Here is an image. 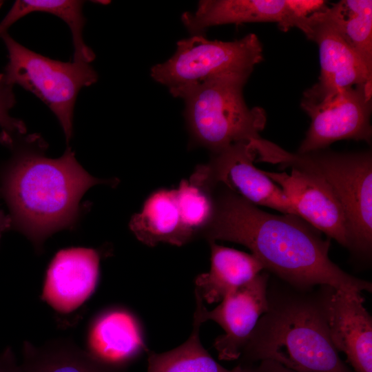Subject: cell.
Instances as JSON below:
<instances>
[{
    "instance_id": "obj_17",
    "label": "cell",
    "mask_w": 372,
    "mask_h": 372,
    "mask_svg": "<svg viewBox=\"0 0 372 372\" xmlns=\"http://www.w3.org/2000/svg\"><path fill=\"white\" fill-rule=\"evenodd\" d=\"M130 228L150 247L160 242L182 246L194 239L183 223L176 189H161L149 195L141 211L132 217Z\"/></svg>"
},
{
    "instance_id": "obj_14",
    "label": "cell",
    "mask_w": 372,
    "mask_h": 372,
    "mask_svg": "<svg viewBox=\"0 0 372 372\" xmlns=\"http://www.w3.org/2000/svg\"><path fill=\"white\" fill-rule=\"evenodd\" d=\"M300 30L319 49L320 75L318 83L303 93V99L318 101L354 85L372 88V74L353 50L328 23L312 14Z\"/></svg>"
},
{
    "instance_id": "obj_19",
    "label": "cell",
    "mask_w": 372,
    "mask_h": 372,
    "mask_svg": "<svg viewBox=\"0 0 372 372\" xmlns=\"http://www.w3.org/2000/svg\"><path fill=\"white\" fill-rule=\"evenodd\" d=\"M312 15L333 27L372 74V1L342 0Z\"/></svg>"
},
{
    "instance_id": "obj_13",
    "label": "cell",
    "mask_w": 372,
    "mask_h": 372,
    "mask_svg": "<svg viewBox=\"0 0 372 372\" xmlns=\"http://www.w3.org/2000/svg\"><path fill=\"white\" fill-rule=\"evenodd\" d=\"M322 302L331 342L354 372H372V319L361 293L321 286Z\"/></svg>"
},
{
    "instance_id": "obj_16",
    "label": "cell",
    "mask_w": 372,
    "mask_h": 372,
    "mask_svg": "<svg viewBox=\"0 0 372 372\" xmlns=\"http://www.w3.org/2000/svg\"><path fill=\"white\" fill-rule=\"evenodd\" d=\"M86 344L85 351L94 359L124 370L149 351L139 320L122 307L106 309L93 318Z\"/></svg>"
},
{
    "instance_id": "obj_7",
    "label": "cell",
    "mask_w": 372,
    "mask_h": 372,
    "mask_svg": "<svg viewBox=\"0 0 372 372\" xmlns=\"http://www.w3.org/2000/svg\"><path fill=\"white\" fill-rule=\"evenodd\" d=\"M262 46L254 33L232 41L192 35L176 43L174 54L154 65L150 76L166 86L174 97L185 90L229 72H252L262 61Z\"/></svg>"
},
{
    "instance_id": "obj_9",
    "label": "cell",
    "mask_w": 372,
    "mask_h": 372,
    "mask_svg": "<svg viewBox=\"0 0 372 372\" xmlns=\"http://www.w3.org/2000/svg\"><path fill=\"white\" fill-rule=\"evenodd\" d=\"M256 158L251 143L232 145L198 165L189 181L209 192L222 185L257 206L296 215L280 187L254 165Z\"/></svg>"
},
{
    "instance_id": "obj_26",
    "label": "cell",
    "mask_w": 372,
    "mask_h": 372,
    "mask_svg": "<svg viewBox=\"0 0 372 372\" xmlns=\"http://www.w3.org/2000/svg\"><path fill=\"white\" fill-rule=\"evenodd\" d=\"M249 372H298L271 360H263L256 365H248Z\"/></svg>"
},
{
    "instance_id": "obj_18",
    "label": "cell",
    "mask_w": 372,
    "mask_h": 372,
    "mask_svg": "<svg viewBox=\"0 0 372 372\" xmlns=\"http://www.w3.org/2000/svg\"><path fill=\"white\" fill-rule=\"evenodd\" d=\"M211 249V267L208 272L195 280V291L203 301L218 302L229 293L247 284L264 267L251 254L209 242Z\"/></svg>"
},
{
    "instance_id": "obj_20",
    "label": "cell",
    "mask_w": 372,
    "mask_h": 372,
    "mask_svg": "<svg viewBox=\"0 0 372 372\" xmlns=\"http://www.w3.org/2000/svg\"><path fill=\"white\" fill-rule=\"evenodd\" d=\"M21 364L23 372H125L103 364L65 339L41 346L24 342Z\"/></svg>"
},
{
    "instance_id": "obj_24",
    "label": "cell",
    "mask_w": 372,
    "mask_h": 372,
    "mask_svg": "<svg viewBox=\"0 0 372 372\" xmlns=\"http://www.w3.org/2000/svg\"><path fill=\"white\" fill-rule=\"evenodd\" d=\"M14 86L5 79L3 73L0 74V127L1 130L9 133L25 134L26 127L20 119L10 115V110L16 103L13 91Z\"/></svg>"
},
{
    "instance_id": "obj_22",
    "label": "cell",
    "mask_w": 372,
    "mask_h": 372,
    "mask_svg": "<svg viewBox=\"0 0 372 372\" xmlns=\"http://www.w3.org/2000/svg\"><path fill=\"white\" fill-rule=\"evenodd\" d=\"M195 310L192 332L181 345L163 353L148 351L147 372H249L247 364L228 369L217 362L200 340L203 324Z\"/></svg>"
},
{
    "instance_id": "obj_5",
    "label": "cell",
    "mask_w": 372,
    "mask_h": 372,
    "mask_svg": "<svg viewBox=\"0 0 372 372\" xmlns=\"http://www.w3.org/2000/svg\"><path fill=\"white\" fill-rule=\"evenodd\" d=\"M256 161L297 167L323 178L340 200L347 220L351 250L369 255L372 247L371 152H336L327 149L291 153L267 141Z\"/></svg>"
},
{
    "instance_id": "obj_1",
    "label": "cell",
    "mask_w": 372,
    "mask_h": 372,
    "mask_svg": "<svg viewBox=\"0 0 372 372\" xmlns=\"http://www.w3.org/2000/svg\"><path fill=\"white\" fill-rule=\"evenodd\" d=\"M214 211L201 236L247 247L262 265L293 287L329 286L345 292L372 289L371 283L343 271L329 257L330 241L300 217L260 209L222 185L212 191Z\"/></svg>"
},
{
    "instance_id": "obj_27",
    "label": "cell",
    "mask_w": 372,
    "mask_h": 372,
    "mask_svg": "<svg viewBox=\"0 0 372 372\" xmlns=\"http://www.w3.org/2000/svg\"><path fill=\"white\" fill-rule=\"evenodd\" d=\"M11 228V219L8 214L0 208V241L3 234Z\"/></svg>"
},
{
    "instance_id": "obj_21",
    "label": "cell",
    "mask_w": 372,
    "mask_h": 372,
    "mask_svg": "<svg viewBox=\"0 0 372 372\" xmlns=\"http://www.w3.org/2000/svg\"><path fill=\"white\" fill-rule=\"evenodd\" d=\"M83 1L76 0H18L0 22V38L17 21L32 12H46L62 19L69 27L74 46V60L90 63L95 54L83 38L85 18Z\"/></svg>"
},
{
    "instance_id": "obj_8",
    "label": "cell",
    "mask_w": 372,
    "mask_h": 372,
    "mask_svg": "<svg viewBox=\"0 0 372 372\" xmlns=\"http://www.w3.org/2000/svg\"><path fill=\"white\" fill-rule=\"evenodd\" d=\"M372 88L365 84L342 89L318 101L302 99L311 118L298 153L327 149L334 142L353 139L371 143Z\"/></svg>"
},
{
    "instance_id": "obj_6",
    "label": "cell",
    "mask_w": 372,
    "mask_h": 372,
    "mask_svg": "<svg viewBox=\"0 0 372 372\" xmlns=\"http://www.w3.org/2000/svg\"><path fill=\"white\" fill-rule=\"evenodd\" d=\"M1 39L8 52L3 73L6 81L13 86L20 85L45 103L58 119L68 143L78 94L97 81L96 72L90 63L62 62L33 52L8 32Z\"/></svg>"
},
{
    "instance_id": "obj_2",
    "label": "cell",
    "mask_w": 372,
    "mask_h": 372,
    "mask_svg": "<svg viewBox=\"0 0 372 372\" xmlns=\"http://www.w3.org/2000/svg\"><path fill=\"white\" fill-rule=\"evenodd\" d=\"M0 143L10 152L0 165V196L11 228L26 236L38 251L54 233L72 228L80 215V201L91 187L116 185L87 173L68 147L59 158L45 156L46 142L38 134L1 130Z\"/></svg>"
},
{
    "instance_id": "obj_3",
    "label": "cell",
    "mask_w": 372,
    "mask_h": 372,
    "mask_svg": "<svg viewBox=\"0 0 372 372\" xmlns=\"http://www.w3.org/2000/svg\"><path fill=\"white\" fill-rule=\"evenodd\" d=\"M292 286V285H291ZM268 292L260 317L240 358L276 361L298 372H354L341 360L329 336L321 291Z\"/></svg>"
},
{
    "instance_id": "obj_25",
    "label": "cell",
    "mask_w": 372,
    "mask_h": 372,
    "mask_svg": "<svg viewBox=\"0 0 372 372\" xmlns=\"http://www.w3.org/2000/svg\"><path fill=\"white\" fill-rule=\"evenodd\" d=\"M0 372H23L10 347L0 351Z\"/></svg>"
},
{
    "instance_id": "obj_4",
    "label": "cell",
    "mask_w": 372,
    "mask_h": 372,
    "mask_svg": "<svg viewBox=\"0 0 372 372\" xmlns=\"http://www.w3.org/2000/svg\"><path fill=\"white\" fill-rule=\"evenodd\" d=\"M251 72H229L185 90L184 116L193 144L211 154L239 143L260 138L267 116L258 107L249 108L243 87Z\"/></svg>"
},
{
    "instance_id": "obj_23",
    "label": "cell",
    "mask_w": 372,
    "mask_h": 372,
    "mask_svg": "<svg viewBox=\"0 0 372 372\" xmlns=\"http://www.w3.org/2000/svg\"><path fill=\"white\" fill-rule=\"evenodd\" d=\"M176 194L185 227L194 238L201 236L213 214L212 192L183 180Z\"/></svg>"
},
{
    "instance_id": "obj_10",
    "label": "cell",
    "mask_w": 372,
    "mask_h": 372,
    "mask_svg": "<svg viewBox=\"0 0 372 372\" xmlns=\"http://www.w3.org/2000/svg\"><path fill=\"white\" fill-rule=\"evenodd\" d=\"M327 5L321 0H202L181 21L191 35H204L209 27L229 23L276 22L287 31Z\"/></svg>"
},
{
    "instance_id": "obj_15",
    "label": "cell",
    "mask_w": 372,
    "mask_h": 372,
    "mask_svg": "<svg viewBox=\"0 0 372 372\" xmlns=\"http://www.w3.org/2000/svg\"><path fill=\"white\" fill-rule=\"evenodd\" d=\"M100 256L95 249L72 247L58 251L46 271L41 298L60 313L79 308L94 293Z\"/></svg>"
},
{
    "instance_id": "obj_12",
    "label": "cell",
    "mask_w": 372,
    "mask_h": 372,
    "mask_svg": "<svg viewBox=\"0 0 372 372\" xmlns=\"http://www.w3.org/2000/svg\"><path fill=\"white\" fill-rule=\"evenodd\" d=\"M290 168L289 174L262 171L280 187L297 216L351 250L344 209L329 185L311 171Z\"/></svg>"
},
{
    "instance_id": "obj_11",
    "label": "cell",
    "mask_w": 372,
    "mask_h": 372,
    "mask_svg": "<svg viewBox=\"0 0 372 372\" xmlns=\"http://www.w3.org/2000/svg\"><path fill=\"white\" fill-rule=\"evenodd\" d=\"M269 275L261 272L247 284L225 296L212 310H207L195 291L196 309L204 323L216 322L224 333L214 347L221 360L238 359L260 317L268 310Z\"/></svg>"
}]
</instances>
